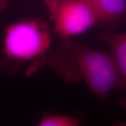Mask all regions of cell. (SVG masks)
<instances>
[{"label":"cell","instance_id":"obj_8","mask_svg":"<svg viewBox=\"0 0 126 126\" xmlns=\"http://www.w3.org/2000/svg\"><path fill=\"white\" fill-rule=\"evenodd\" d=\"M9 6V0H0V14H1Z\"/></svg>","mask_w":126,"mask_h":126},{"label":"cell","instance_id":"obj_7","mask_svg":"<svg viewBox=\"0 0 126 126\" xmlns=\"http://www.w3.org/2000/svg\"><path fill=\"white\" fill-rule=\"evenodd\" d=\"M11 70V67L9 63L6 59L2 57L0 58V72H9Z\"/></svg>","mask_w":126,"mask_h":126},{"label":"cell","instance_id":"obj_5","mask_svg":"<svg viewBox=\"0 0 126 126\" xmlns=\"http://www.w3.org/2000/svg\"><path fill=\"white\" fill-rule=\"evenodd\" d=\"M99 23L117 24L126 20V0H88Z\"/></svg>","mask_w":126,"mask_h":126},{"label":"cell","instance_id":"obj_4","mask_svg":"<svg viewBox=\"0 0 126 126\" xmlns=\"http://www.w3.org/2000/svg\"><path fill=\"white\" fill-rule=\"evenodd\" d=\"M98 39L110 50L119 75V88L126 91V32L104 33Z\"/></svg>","mask_w":126,"mask_h":126},{"label":"cell","instance_id":"obj_6","mask_svg":"<svg viewBox=\"0 0 126 126\" xmlns=\"http://www.w3.org/2000/svg\"><path fill=\"white\" fill-rule=\"evenodd\" d=\"M80 121L74 116L65 114H46L37 123L39 126H79Z\"/></svg>","mask_w":126,"mask_h":126},{"label":"cell","instance_id":"obj_1","mask_svg":"<svg viewBox=\"0 0 126 126\" xmlns=\"http://www.w3.org/2000/svg\"><path fill=\"white\" fill-rule=\"evenodd\" d=\"M48 58L50 67L69 82L83 81L97 99H105L120 86L116 65L109 53L91 49L63 39Z\"/></svg>","mask_w":126,"mask_h":126},{"label":"cell","instance_id":"obj_2","mask_svg":"<svg viewBox=\"0 0 126 126\" xmlns=\"http://www.w3.org/2000/svg\"><path fill=\"white\" fill-rule=\"evenodd\" d=\"M2 54L12 72L23 64H30L26 73L30 75L39 63L48 61L52 46L51 30L48 23L38 18H26L10 23L4 28Z\"/></svg>","mask_w":126,"mask_h":126},{"label":"cell","instance_id":"obj_3","mask_svg":"<svg viewBox=\"0 0 126 126\" xmlns=\"http://www.w3.org/2000/svg\"><path fill=\"white\" fill-rule=\"evenodd\" d=\"M53 30L63 39H70L99 23L88 0H45Z\"/></svg>","mask_w":126,"mask_h":126}]
</instances>
